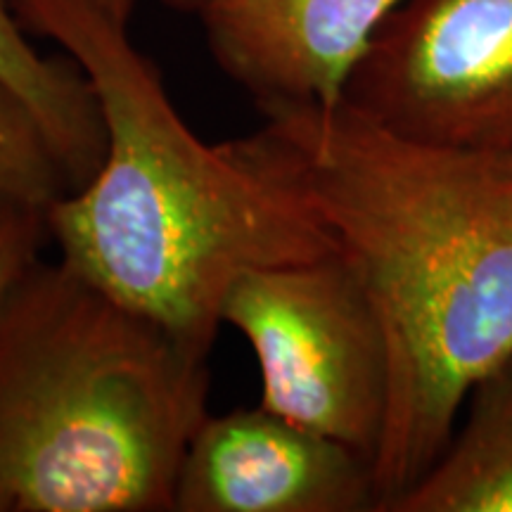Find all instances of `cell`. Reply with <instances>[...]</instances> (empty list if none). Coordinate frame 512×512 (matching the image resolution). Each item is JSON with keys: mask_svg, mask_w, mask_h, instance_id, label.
Here are the masks:
<instances>
[{"mask_svg": "<svg viewBox=\"0 0 512 512\" xmlns=\"http://www.w3.org/2000/svg\"><path fill=\"white\" fill-rule=\"evenodd\" d=\"M0 512H8V505H5L3 498H0Z\"/></svg>", "mask_w": 512, "mask_h": 512, "instance_id": "obj_13", "label": "cell"}, {"mask_svg": "<svg viewBox=\"0 0 512 512\" xmlns=\"http://www.w3.org/2000/svg\"><path fill=\"white\" fill-rule=\"evenodd\" d=\"M95 3L124 24H128V19L133 15V8H136V0H95Z\"/></svg>", "mask_w": 512, "mask_h": 512, "instance_id": "obj_12", "label": "cell"}, {"mask_svg": "<svg viewBox=\"0 0 512 512\" xmlns=\"http://www.w3.org/2000/svg\"><path fill=\"white\" fill-rule=\"evenodd\" d=\"M46 242H50L46 211L15 214L0 221V302L12 285L41 259Z\"/></svg>", "mask_w": 512, "mask_h": 512, "instance_id": "obj_11", "label": "cell"}, {"mask_svg": "<svg viewBox=\"0 0 512 512\" xmlns=\"http://www.w3.org/2000/svg\"><path fill=\"white\" fill-rule=\"evenodd\" d=\"M12 8L79 64L105 124L95 174L46 211L64 266L209 354L242 273L337 252L302 190L247 138L195 136L128 24L95 0Z\"/></svg>", "mask_w": 512, "mask_h": 512, "instance_id": "obj_2", "label": "cell"}, {"mask_svg": "<svg viewBox=\"0 0 512 512\" xmlns=\"http://www.w3.org/2000/svg\"><path fill=\"white\" fill-rule=\"evenodd\" d=\"M72 190V176L34 112L0 83V221L48 211Z\"/></svg>", "mask_w": 512, "mask_h": 512, "instance_id": "obj_10", "label": "cell"}, {"mask_svg": "<svg viewBox=\"0 0 512 512\" xmlns=\"http://www.w3.org/2000/svg\"><path fill=\"white\" fill-rule=\"evenodd\" d=\"M200 19L214 60L256 107L337 105L403 0H166Z\"/></svg>", "mask_w": 512, "mask_h": 512, "instance_id": "obj_7", "label": "cell"}, {"mask_svg": "<svg viewBox=\"0 0 512 512\" xmlns=\"http://www.w3.org/2000/svg\"><path fill=\"white\" fill-rule=\"evenodd\" d=\"M207 358L60 259H38L0 302L8 512H174L209 415Z\"/></svg>", "mask_w": 512, "mask_h": 512, "instance_id": "obj_3", "label": "cell"}, {"mask_svg": "<svg viewBox=\"0 0 512 512\" xmlns=\"http://www.w3.org/2000/svg\"><path fill=\"white\" fill-rule=\"evenodd\" d=\"M465 422L389 512H512V356L475 384Z\"/></svg>", "mask_w": 512, "mask_h": 512, "instance_id": "obj_8", "label": "cell"}, {"mask_svg": "<svg viewBox=\"0 0 512 512\" xmlns=\"http://www.w3.org/2000/svg\"><path fill=\"white\" fill-rule=\"evenodd\" d=\"M221 318L254 351L261 406L373 465L389 406L387 342L366 287L339 249L242 273Z\"/></svg>", "mask_w": 512, "mask_h": 512, "instance_id": "obj_4", "label": "cell"}, {"mask_svg": "<svg viewBox=\"0 0 512 512\" xmlns=\"http://www.w3.org/2000/svg\"><path fill=\"white\" fill-rule=\"evenodd\" d=\"M259 112L249 145L302 190L380 318L389 406L373 482L389 512L512 356V152L406 138L347 100Z\"/></svg>", "mask_w": 512, "mask_h": 512, "instance_id": "obj_1", "label": "cell"}, {"mask_svg": "<svg viewBox=\"0 0 512 512\" xmlns=\"http://www.w3.org/2000/svg\"><path fill=\"white\" fill-rule=\"evenodd\" d=\"M344 100L406 138L512 152V0H403Z\"/></svg>", "mask_w": 512, "mask_h": 512, "instance_id": "obj_5", "label": "cell"}, {"mask_svg": "<svg viewBox=\"0 0 512 512\" xmlns=\"http://www.w3.org/2000/svg\"><path fill=\"white\" fill-rule=\"evenodd\" d=\"M373 465L266 406L207 415L192 434L174 512H366Z\"/></svg>", "mask_w": 512, "mask_h": 512, "instance_id": "obj_6", "label": "cell"}, {"mask_svg": "<svg viewBox=\"0 0 512 512\" xmlns=\"http://www.w3.org/2000/svg\"><path fill=\"white\" fill-rule=\"evenodd\" d=\"M12 0H0V83L24 100L79 188L105 155V124L91 81L72 57H46L24 36Z\"/></svg>", "mask_w": 512, "mask_h": 512, "instance_id": "obj_9", "label": "cell"}]
</instances>
